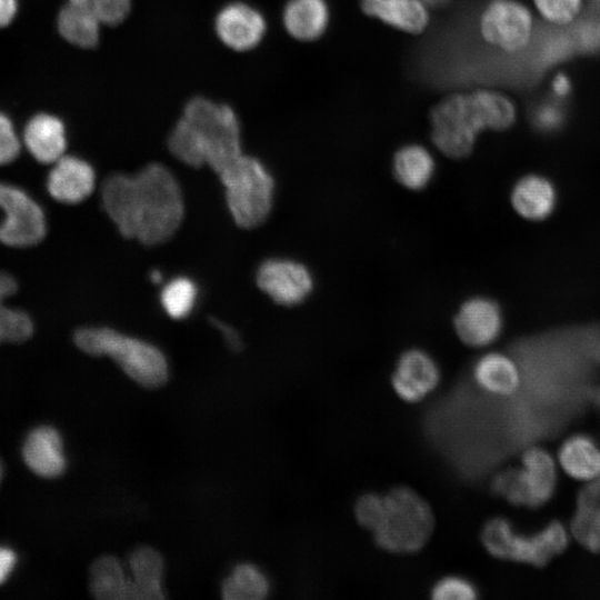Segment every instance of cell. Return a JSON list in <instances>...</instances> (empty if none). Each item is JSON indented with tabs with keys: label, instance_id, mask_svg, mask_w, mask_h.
Masks as SVG:
<instances>
[{
	"label": "cell",
	"instance_id": "cell-45",
	"mask_svg": "<svg viewBox=\"0 0 600 600\" xmlns=\"http://www.w3.org/2000/svg\"><path fill=\"white\" fill-rule=\"evenodd\" d=\"M150 278L154 283H159L162 280V274L159 270H153Z\"/></svg>",
	"mask_w": 600,
	"mask_h": 600
},
{
	"label": "cell",
	"instance_id": "cell-26",
	"mask_svg": "<svg viewBox=\"0 0 600 600\" xmlns=\"http://www.w3.org/2000/svg\"><path fill=\"white\" fill-rule=\"evenodd\" d=\"M271 589L267 574L256 564H236L221 583V594L226 600H261Z\"/></svg>",
	"mask_w": 600,
	"mask_h": 600
},
{
	"label": "cell",
	"instance_id": "cell-29",
	"mask_svg": "<svg viewBox=\"0 0 600 600\" xmlns=\"http://www.w3.org/2000/svg\"><path fill=\"white\" fill-rule=\"evenodd\" d=\"M168 148L173 157L190 167L200 168L206 164L201 147L183 118L172 129L168 138Z\"/></svg>",
	"mask_w": 600,
	"mask_h": 600
},
{
	"label": "cell",
	"instance_id": "cell-36",
	"mask_svg": "<svg viewBox=\"0 0 600 600\" xmlns=\"http://www.w3.org/2000/svg\"><path fill=\"white\" fill-rule=\"evenodd\" d=\"M20 152V140L10 119L0 112V164L12 162Z\"/></svg>",
	"mask_w": 600,
	"mask_h": 600
},
{
	"label": "cell",
	"instance_id": "cell-7",
	"mask_svg": "<svg viewBox=\"0 0 600 600\" xmlns=\"http://www.w3.org/2000/svg\"><path fill=\"white\" fill-rule=\"evenodd\" d=\"M564 527L552 521L532 534L519 533L504 518H493L484 523L481 541L493 557L543 566L561 553L568 544Z\"/></svg>",
	"mask_w": 600,
	"mask_h": 600
},
{
	"label": "cell",
	"instance_id": "cell-3",
	"mask_svg": "<svg viewBox=\"0 0 600 600\" xmlns=\"http://www.w3.org/2000/svg\"><path fill=\"white\" fill-rule=\"evenodd\" d=\"M76 346L92 357L108 356L136 383L156 389L169 378L166 356L156 346L107 327H86L74 332Z\"/></svg>",
	"mask_w": 600,
	"mask_h": 600
},
{
	"label": "cell",
	"instance_id": "cell-27",
	"mask_svg": "<svg viewBox=\"0 0 600 600\" xmlns=\"http://www.w3.org/2000/svg\"><path fill=\"white\" fill-rule=\"evenodd\" d=\"M100 22L90 12L68 2L58 14V31L80 48H93L100 38Z\"/></svg>",
	"mask_w": 600,
	"mask_h": 600
},
{
	"label": "cell",
	"instance_id": "cell-24",
	"mask_svg": "<svg viewBox=\"0 0 600 600\" xmlns=\"http://www.w3.org/2000/svg\"><path fill=\"white\" fill-rule=\"evenodd\" d=\"M558 462L569 477L589 482L600 477V447L586 434H574L561 444Z\"/></svg>",
	"mask_w": 600,
	"mask_h": 600
},
{
	"label": "cell",
	"instance_id": "cell-23",
	"mask_svg": "<svg viewBox=\"0 0 600 600\" xmlns=\"http://www.w3.org/2000/svg\"><path fill=\"white\" fill-rule=\"evenodd\" d=\"M329 18L326 0H289L282 13L287 32L300 41L319 39L327 30Z\"/></svg>",
	"mask_w": 600,
	"mask_h": 600
},
{
	"label": "cell",
	"instance_id": "cell-13",
	"mask_svg": "<svg viewBox=\"0 0 600 600\" xmlns=\"http://www.w3.org/2000/svg\"><path fill=\"white\" fill-rule=\"evenodd\" d=\"M452 326L463 344L471 348H484L494 342L502 332V310L489 297H470L457 309Z\"/></svg>",
	"mask_w": 600,
	"mask_h": 600
},
{
	"label": "cell",
	"instance_id": "cell-37",
	"mask_svg": "<svg viewBox=\"0 0 600 600\" xmlns=\"http://www.w3.org/2000/svg\"><path fill=\"white\" fill-rule=\"evenodd\" d=\"M577 507L600 510V477L587 482L578 496Z\"/></svg>",
	"mask_w": 600,
	"mask_h": 600
},
{
	"label": "cell",
	"instance_id": "cell-34",
	"mask_svg": "<svg viewBox=\"0 0 600 600\" xmlns=\"http://www.w3.org/2000/svg\"><path fill=\"white\" fill-rule=\"evenodd\" d=\"M430 597L434 600H473L478 597V589L466 577L449 574L431 587Z\"/></svg>",
	"mask_w": 600,
	"mask_h": 600
},
{
	"label": "cell",
	"instance_id": "cell-19",
	"mask_svg": "<svg viewBox=\"0 0 600 600\" xmlns=\"http://www.w3.org/2000/svg\"><path fill=\"white\" fill-rule=\"evenodd\" d=\"M471 374L476 384L492 396H511L521 383L518 364L502 352H488L479 357L472 366Z\"/></svg>",
	"mask_w": 600,
	"mask_h": 600
},
{
	"label": "cell",
	"instance_id": "cell-5",
	"mask_svg": "<svg viewBox=\"0 0 600 600\" xmlns=\"http://www.w3.org/2000/svg\"><path fill=\"white\" fill-rule=\"evenodd\" d=\"M218 174L236 224L243 229L261 226L269 218L274 199V179L266 166L254 157L241 154Z\"/></svg>",
	"mask_w": 600,
	"mask_h": 600
},
{
	"label": "cell",
	"instance_id": "cell-17",
	"mask_svg": "<svg viewBox=\"0 0 600 600\" xmlns=\"http://www.w3.org/2000/svg\"><path fill=\"white\" fill-rule=\"evenodd\" d=\"M127 569L132 600L164 598V560L158 550L150 546L137 547L128 557Z\"/></svg>",
	"mask_w": 600,
	"mask_h": 600
},
{
	"label": "cell",
	"instance_id": "cell-2",
	"mask_svg": "<svg viewBox=\"0 0 600 600\" xmlns=\"http://www.w3.org/2000/svg\"><path fill=\"white\" fill-rule=\"evenodd\" d=\"M516 118L513 101L499 91L453 93L431 111V140L443 156L460 160L472 152L480 132L506 130Z\"/></svg>",
	"mask_w": 600,
	"mask_h": 600
},
{
	"label": "cell",
	"instance_id": "cell-39",
	"mask_svg": "<svg viewBox=\"0 0 600 600\" xmlns=\"http://www.w3.org/2000/svg\"><path fill=\"white\" fill-rule=\"evenodd\" d=\"M211 320H212V324L217 329H219L220 332L222 333L229 349H231L232 351H240L243 344L236 329H233L229 324H226L217 319H211Z\"/></svg>",
	"mask_w": 600,
	"mask_h": 600
},
{
	"label": "cell",
	"instance_id": "cell-41",
	"mask_svg": "<svg viewBox=\"0 0 600 600\" xmlns=\"http://www.w3.org/2000/svg\"><path fill=\"white\" fill-rule=\"evenodd\" d=\"M16 553L7 548L0 547V584L3 583L16 564Z\"/></svg>",
	"mask_w": 600,
	"mask_h": 600
},
{
	"label": "cell",
	"instance_id": "cell-1",
	"mask_svg": "<svg viewBox=\"0 0 600 600\" xmlns=\"http://www.w3.org/2000/svg\"><path fill=\"white\" fill-rule=\"evenodd\" d=\"M101 200L119 232L147 246L170 239L183 219L182 191L161 163H150L132 176H109L102 183Z\"/></svg>",
	"mask_w": 600,
	"mask_h": 600
},
{
	"label": "cell",
	"instance_id": "cell-31",
	"mask_svg": "<svg viewBox=\"0 0 600 600\" xmlns=\"http://www.w3.org/2000/svg\"><path fill=\"white\" fill-rule=\"evenodd\" d=\"M0 300V343L24 342L33 333L31 318L22 310L6 306Z\"/></svg>",
	"mask_w": 600,
	"mask_h": 600
},
{
	"label": "cell",
	"instance_id": "cell-4",
	"mask_svg": "<svg viewBox=\"0 0 600 600\" xmlns=\"http://www.w3.org/2000/svg\"><path fill=\"white\" fill-rule=\"evenodd\" d=\"M383 496V516L372 532L376 544L397 554L420 551L434 529V514L430 504L406 486L394 487Z\"/></svg>",
	"mask_w": 600,
	"mask_h": 600
},
{
	"label": "cell",
	"instance_id": "cell-15",
	"mask_svg": "<svg viewBox=\"0 0 600 600\" xmlns=\"http://www.w3.org/2000/svg\"><path fill=\"white\" fill-rule=\"evenodd\" d=\"M94 184L96 173L91 164L81 158L66 154L53 163L47 180L50 196L69 204L88 198Z\"/></svg>",
	"mask_w": 600,
	"mask_h": 600
},
{
	"label": "cell",
	"instance_id": "cell-9",
	"mask_svg": "<svg viewBox=\"0 0 600 600\" xmlns=\"http://www.w3.org/2000/svg\"><path fill=\"white\" fill-rule=\"evenodd\" d=\"M481 39L506 54L526 50L534 33L532 11L519 0H490L479 16Z\"/></svg>",
	"mask_w": 600,
	"mask_h": 600
},
{
	"label": "cell",
	"instance_id": "cell-44",
	"mask_svg": "<svg viewBox=\"0 0 600 600\" xmlns=\"http://www.w3.org/2000/svg\"><path fill=\"white\" fill-rule=\"evenodd\" d=\"M430 7H442L448 4L451 0H423Z\"/></svg>",
	"mask_w": 600,
	"mask_h": 600
},
{
	"label": "cell",
	"instance_id": "cell-25",
	"mask_svg": "<svg viewBox=\"0 0 600 600\" xmlns=\"http://www.w3.org/2000/svg\"><path fill=\"white\" fill-rule=\"evenodd\" d=\"M90 591L101 600H132L131 582L123 563L114 556L97 558L89 572Z\"/></svg>",
	"mask_w": 600,
	"mask_h": 600
},
{
	"label": "cell",
	"instance_id": "cell-18",
	"mask_svg": "<svg viewBox=\"0 0 600 600\" xmlns=\"http://www.w3.org/2000/svg\"><path fill=\"white\" fill-rule=\"evenodd\" d=\"M23 142L37 161L53 164L67 148L64 123L53 114L38 113L28 121Z\"/></svg>",
	"mask_w": 600,
	"mask_h": 600
},
{
	"label": "cell",
	"instance_id": "cell-16",
	"mask_svg": "<svg viewBox=\"0 0 600 600\" xmlns=\"http://www.w3.org/2000/svg\"><path fill=\"white\" fill-rule=\"evenodd\" d=\"M22 456L33 473L47 479L61 476L67 467L62 438L50 426H40L30 431L23 443Z\"/></svg>",
	"mask_w": 600,
	"mask_h": 600
},
{
	"label": "cell",
	"instance_id": "cell-46",
	"mask_svg": "<svg viewBox=\"0 0 600 600\" xmlns=\"http://www.w3.org/2000/svg\"><path fill=\"white\" fill-rule=\"evenodd\" d=\"M1 478H2V466H1V462H0V481H1Z\"/></svg>",
	"mask_w": 600,
	"mask_h": 600
},
{
	"label": "cell",
	"instance_id": "cell-43",
	"mask_svg": "<svg viewBox=\"0 0 600 600\" xmlns=\"http://www.w3.org/2000/svg\"><path fill=\"white\" fill-rule=\"evenodd\" d=\"M18 289L14 278L8 272L0 270V300H6L16 293Z\"/></svg>",
	"mask_w": 600,
	"mask_h": 600
},
{
	"label": "cell",
	"instance_id": "cell-42",
	"mask_svg": "<svg viewBox=\"0 0 600 600\" xmlns=\"http://www.w3.org/2000/svg\"><path fill=\"white\" fill-rule=\"evenodd\" d=\"M17 0H0V28L7 27L16 17Z\"/></svg>",
	"mask_w": 600,
	"mask_h": 600
},
{
	"label": "cell",
	"instance_id": "cell-20",
	"mask_svg": "<svg viewBox=\"0 0 600 600\" xmlns=\"http://www.w3.org/2000/svg\"><path fill=\"white\" fill-rule=\"evenodd\" d=\"M369 17L408 33H420L429 24L428 4L423 0H360Z\"/></svg>",
	"mask_w": 600,
	"mask_h": 600
},
{
	"label": "cell",
	"instance_id": "cell-11",
	"mask_svg": "<svg viewBox=\"0 0 600 600\" xmlns=\"http://www.w3.org/2000/svg\"><path fill=\"white\" fill-rule=\"evenodd\" d=\"M256 281L262 292L282 307L301 304L314 290V277L308 266L290 258L262 261Z\"/></svg>",
	"mask_w": 600,
	"mask_h": 600
},
{
	"label": "cell",
	"instance_id": "cell-35",
	"mask_svg": "<svg viewBox=\"0 0 600 600\" xmlns=\"http://www.w3.org/2000/svg\"><path fill=\"white\" fill-rule=\"evenodd\" d=\"M384 511V496L376 492L361 494L353 508L358 523L373 532L379 526Z\"/></svg>",
	"mask_w": 600,
	"mask_h": 600
},
{
	"label": "cell",
	"instance_id": "cell-22",
	"mask_svg": "<svg viewBox=\"0 0 600 600\" xmlns=\"http://www.w3.org/2000/svg\"><path fill=\"white\" fill-rule=\"evenodd\" d=\"M557 192L550 180L540 174H528L516 182L511 190V204L529 220H542L556 207Z\"/></svg>",
	"mask_w": 600,
	"mask_h": 600
},
{
	"label": "cell",
	"instance_id": "cell-21",
	"mask_svg": "<svg viewBox=\"0 0 600 600\" xmlns=\"http://www.w3.org/2000/svg\"><path fill=\"white\" fill-rule=\"evenodd\" d=\"M391 171L396 182L402 188L422 191L434 177L436 160L424 146L408 143L396 151Z\"/></svg>",
	"mask_w": 600,
	"mask_h": 600
},
{
	"label": "cell",
	"instance_id": "cell-6",
	"mask_svg": "<svg viewBox=\"0 0 600 600\" xmlns=\"http://www.w3.org/2000/svg\"><path fill=\"white\" fill-rule=\"evenodd\" d=\"M182 118L193 130L206 164L214 172H221L242 154L239 121L227 104L197 97L187 103Z\"/></svg>",
	"mask_w": 600,
	"mask_h": 600
},
{
	"label": "cell",
	"instance_id": "cell-33",
	"mask_svg": "<svg viewBox=\"0 0 600 600\" xmlns=\"http://www.w3.org/2000/svg\"><path fill=\"white\" fill-rule=\"evenodd\" d=\"M93 14L100 23L114 26L122 22L131 8V0H69Z\"/></svg>",
	"mask_w": 600,
	"mask_h": 600
},
{
	"label": "cell",
	"instance_id": "cell-38",
	"mask_svg": "<svg viewBox=\"0 0 600 600\" xmlns=\"http://www.w3.org/2000/svg\"><path fill=\"white\" fill-rule=\"evenodd\" d=\"M538 127L543 130H554L562 123L563 114L556 104H547L537 114Z\"/></svg>",
	"mask_w": 600,
	"mask_h": 600
},
{
	"label": "cell",
	"instance_id": "cell-40",
	"mask_svg": "<svg viewBox=\"0 0 600 600\" xmlns=\"http://www.w3.org/2000/svg\"><path fill=\"white\" fill-rule=\"evenodd\" d=\"M551 90L557 100L566 99L572 90L570 78L566 73H557L551 81Z\"/></svg>",
	"mask_w": 600,
	"mask_h": 600
},
{
	"label": "cell",
	"instance_id": "cell-10",
	"mask_svg": "<svg viewBox=\"0 0 600 600\" xmlns=\"http://www.w3.org/2000/svg\"><path fill=\"white\" fill-rule=\"evenodd\" d=\"M0 241L9 247L26 248L46 236L47 222L41 207L22 189L0 182Z\"/></svg>",
	"mask_w": 600,
	"mask_h": 600
},
{
	"label": "cell",
	"instance_id": "cell-8",
	"mask_svg": "<svg viewBox=\"0 0 600 600\" xmlns=\"http://www.w3.org/2000/svg\"><path fill=\"white\" fill-rule=\"evenodd\" d=\"M556 483L553 458L541 448H530L522 454L520 468L503 470L493 478L492 490L512 504L534 508L551 498Z\"/></svg>",
	"mask_w": 600,
	"mask_h": 600
},
{
	"label": "cell",
	"instance_id": "cell-32",
	"mask_svg": "<svg viewBox=\"0 0 600 600\" xmlns=\"http://www.w3.org/2000/svg\"><path fill=\"white\" fill-rule=\"evenodd\" d=\"M537 13L548 23L564 27L581 13L583 0H532Z\"/></svg>",
	"mask_w": 600,
	"mask_h": 600
},
{
	"label": "cell",
	"instance_id": "cell-12",
	"mask_svg": "<svg viewBox=\"0 0 600 600\" xmlns=\"http://www.w3.org/2000/svg\"><path fill=\"white\" fill-rule=\"evenodd\" d=\"M440 380L437 360L423 349L411 348L399 356L391 374V387L404 402L417 403L431 394Z\"/></svg>",
	"mask_w": 600,
	"mask_h": 600
},
{
	"label": "cell",
	"instance_id": "cell-14",
	"mask_svg": "<svg viewBox=\"0 0 600 600\" xmlns=\"http://www.w3.org/2000/svg\"><path fill=\"white\" fill-rule=\"evenodd\" d=\"M267 24L260 11L243 2L224 6L216 19L219 39L230 49L247 51L262 40Z\"/></svg>",
	"mask_w": 600,
	"mask_h": 600
},
{
	"label": "cell",
	"instance_id": "cell-30",
	"mask_svg": "<svg viewBox=\"0 0 600 600\" xmlns=\"http://www.w3.org/2000/svg\"><path fill=\"white\" fill-rule=\"evenodd\" d=\"M571 533L586 549L600 552V510L577 507Z\"/></svg>",
	"mask_w": 600,
	"mask_h": 600
},
{
	"label": "cell",
	"instance_id": "cell-28",
	"mask_svg": "<svg viewBox=\"0 0 600 600\" xmlns=\"http://www.w3.org/2000/svg\"><path fill=\"white\" fill-rule=\"evenodd\" d=\"M198 288L187 277H177L163 287L160 301L166 313L173 319L188 317L196 304Z\"/></svg>",
	"mask_w": 600,
	"mask_h": 600
}]
</instances>
